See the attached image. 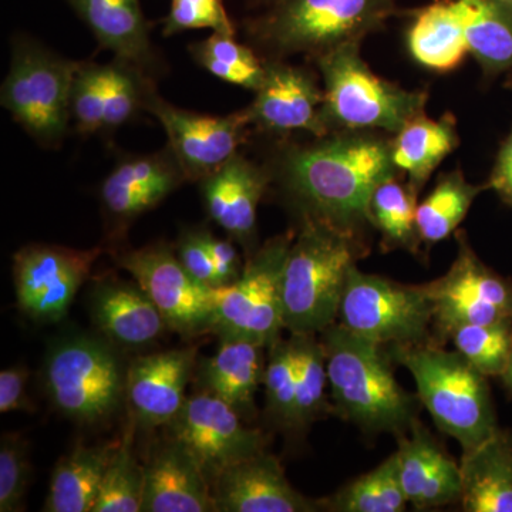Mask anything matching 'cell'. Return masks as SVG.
Masks as SVG:
<instances>
[{
  "mask_svg": "<svg viewBox=\"0 0 512 512\" xmlns=\"http://www.w3.org/2000/svg\"><path fill=\"white\" fill-rule=\"evenodd\" d=\"M119 265L156 303L168 328L184 338L211 332L215 289L192 278L170 245L131 249L119 256Z\"/></svg>",
  "mask_w": 512,
  "mask_h": 512,
  "instance_id": "7c38bea8",
  "label": "cell"
},
{
  "mask_svg": "<svg viewBox=\"0 0 512 512\" xmlns=\"http://www.w3.org/2000/svg\"><path fill=\"white\" fill-rule=\"evenodd\" d=\"M204 242L207 245L208 252H210L212 262H214L221 288L234 284L244 271L234 241L231 238L220 239L214 237L210 231L204 229Z\"/></svg>",
  "mask_w": 512,
  "mask_h": 512,
  "instance_id": "f6af8a7d",
  "label": "cell"
},
{
  "mask_svg": "<svg viewBox=\"0 0 512 512\" xmlns=\"http://www.w3.org/2000/svg\"><path fill=\"white\" fill-rule=\"evenodd\" d=\"M103 249L32 244L13 256L16 302L36 323H55L69 312Z\"/></svg>",
  "mask_w": 512,
  "mask_h": 512,
  "instance_id": "4fadbf2b",
  "label": "cell"
},
{
  "mask_svg": "<svg viewBox=\"0 0 512 512\" xmlns=\"http://www.w3.org/2000/svg\"><path fill=\"white\" fill-rule=\"evenodd\" d=\"M325 350L330 409L367 433L402 436L417 420V400L394 376L386 346L362 338L345 326L319 333Z\"/></svg>",
  "mask_w": 512,
  "mask_h": 512,
  "instance_id": "7a4b0ae2",
  "label": "cell"
},
{
  "mask_svg": "<svg viewBox=\"0 0 512 512\" xmlns=\"http://www.w3.org/2000/svg\"><path fill=\"white\" fill-rule=\"evenodd\" d=\"M447 338L471 366L487 377H501L512 355V322L460 325Z\"/></svg>",
  "mask_w": 512,
  "mask_h": 512,
  "instance_id": "8d00e7d4",
  "label": "cell"
},
{
  "mask_svg": "<svg viewBox=\"0 0 512 512\" xmlns=\"http://www.w3.org/2000/svg\"><path fill=\"white\" fill-rule=\"evenodd\" d=\"M362 254L359 235L303 215L282 272L284 329L319 335L336 323L350 271Z\"/></svg>",
  "mask_w": 512,
  "mask_h": 512,
  "instance_id": "3957f363",
  "label": "cell"
},
{
  "mask_svg": "<svg viewBox=\"0 0 512 512\" xmlns=\"http://www.w3.org/2000/svg\"><path fill=\"white\" fill-rule=\"evenodd\" d=\"M460 503L467 512H512V433L498 427L463 451Z\"/></svg>",
  "mask_w": 512,
  "mask_h": 512,
  "instance_id": "484cf974",
  "label": "cell"
},
{
  "mask_svg": "<svg viewBox=\"0 0 512 512\" xmlns=\"http://www.w3.org/2000/svg\"><path fill=\"white\" fill-rule=\"evenodd\" d=\"M410 55L426 69L450 73L464 63L470 49L454 0H436L417 10L407 30Z\"/></svg>",
  "mask_w": 512,
  "mask_h": 512,
  "instance_id": "83f0119b",
  "label": "cell"
},
{
  "mask_svg": "<svg viewBox=\"0 0 512 512\" xmlns=\"http://www.w3.org/2000/svg\"><path fill=\"white\" fill-rule=\"evenodd\" d=\"M271 178V171L238 153L220 170L200 181L202 201L211 220L241 245L248 256L258 249V207Z\"/></svg>",
  "mask_w": 512,
  "mask_h": 512,
  "instance_id": "d6986e66",
  "label": "cell"
},
{
  "mask_svg": "<svg viewBox=\"0 0 512 512\" xmlns=\"http://www.w3.org/2000/svg\"><path fill=\"white\" fill-rule=\"evenodd\" d=\"M89 312L97 332L121 350L144 349L170 329L136 281L101 278L94 282Z\"/></svg>",
  "mask_w": 512,
  "mask_h": 512,
  "instance_id": "44dd1931",
  "label": "cell"
},
{
  "mask_svg": "<svg viewBox=\"0 0 512 512\" xmlns=\"http://www.w3.org/2000/svg\"><path fill=\"white\" fill-rule=\"evenodd\" d=\"M217 512H313L316 501L296 491L268 451L232 464L212 483Z\"/></svg>",
  "mask_w": 512,
  "mask_h": 512,
  "instance_id": "ffe728a7",
  "label": "cell"
},
{
  "mask_svg": "<svg viewBox=\"0 0 512 512\" xmlns=\"http://www.w3.org/2000/svg\"><path fill=\"white\" fill-rule=\"evenodd\" d=\"M106 86L107 64L80 62L70 93V117L82 136L103 131Z\"/></svg>",
  "mask_w": 512,
  "mask_h": 512,
  "instance_id": "ab89813d",
  "label": "cell"
},
{
  "mask_svg": "<svg viewBox=\"0 0 512 512\" xmlns=\"http://www.w3.org/2000/svg\"><path fill=\"white\" fill-rule=\"evenodd\" d=\"M400 175L377 185L369 202V222L382 235L386 251L404 249L417 254L421 244L417 229V194Z\"/></svg>",
  "mask_w": 512,
  "mask_h": 512,
  "instance_id": "d6a6232c",
  "label": "cell"
},
{
  "mask_svg": "<svg viewBox=\"0 0 512 512\" xmlns=\"http://www.w3.org/2000/svg\"><path fill=\"white\" fill-rule=\"evenodd\" d=\"M319 511L402 512L407 508L399 476L396 451L383 463L340 488L335 494L316 500Z\"/></svg>",
  "mask_w": 512,
  "mask_h": 512,
  "instance_id": "1f68e13d",
  "label": "cell"
},
{
  "mask_svg": "<svg viewBox=\"0 0 512 512\" xmlns=\"http://www.w3.org/2000/svg\"><path fill=\"white\" fill-rule=\"evenodd\" d=\"M487 184L490 190L497 192L501 201L512 208V130L498 148Z\"/></svg>",
  "mask_w": 512,
  "mask_h": 512,
  "instance_id": "bcb514c9",
  "label": "cell"
},
{
  "mask_svg": "<svg viewBox=\"0 0 512 512\" xmlns=\"http://www.w3.org/2000/svg\"><path fill=\"white\" fill-rule=\"evenodd\" d=\"M187 178L170 148L120 158L100 187L101 207L117 229L156 208Z\"/></svg>",
  "mask_w": 512,
  "mask_h": 512,
  "instance_id": "ac0fdd59",
  "label": "cell"
},
{
  "mask_svg": "<svg viewBox=\"0 0 512 512\" xmlns=\"http://www.w3.org/2000/svg\"><path fill=\"white\" fill-rule=\"evenodd\" d=\"M390 348L392 359L413 376L419 402L429 410L437 429L457 440L463 451L497 431L488 377L457 350L450 352L430 342Z\"/></svg>",
  "mask_w": 512,
  "mask_h": 512,
  "instance_id": "5b68a950",
  "label": "cell"
},
{
  "mask_svg": "<svg viewBox=\"0 0 512 512\" xmlns=\"http://www.w3.org/2000/svg\"><path fill=\"white\" fill-rule=\"evenodd\" d=\"M29 444L18 433H5L0 440V511L25 510L30 483Z\"/></svg>",
  "mask_w": 512,
  "mask_h": 512,
  "instance_id": "60d3db41",
  "label": "cell"
},
{
  "mask_svg": "<svg viewBox=\"0 0 512 512\" xmlns=\"http://www.w3.org/2000/svg\"><path fill=\"white\" fill-rule=\"evenodd\" d=\"M188 49L192 59L202 69L222 82L252 92H256L264 82L266 60L248 46L238 43L235 36L214 33L207 40L194 43Z\"/></svg>",
  "mask_w": 512,
  "mask_h": 512,
  "instance_id": "e575fe53",
  "label": "cell"
},
{
  "mask_svg": "<svg viewBox=\"0 0 512 512\" xmlns=\"http://www.w3.org/2000/svg\"><path fill=\"white\" fill-rule=\"evenodd\" d=\"M295 349L296 399L291 433H302L332 412L326 394L329 384L325 350L316 335H291Z\"/></svg>",
  "mask_w": 512,
  "mask_h": 512,
  "instance_id": "836d02e7",
  "label": "cell"
},
{
  "mask_svg": "<svg viewBox=\"0 0 512 512\" xmlns=\"http://www.w3.org/2000/svg\"><path fill=\"white\" fill-rule=\"evenodd\" d=\"M450 269L423 288L433 302L434 325L441 336L460 325L512 322V281L478 258L464 232Z\"/></svg>",
  "mask_w": 512,
  "mask_h": 512,
  "instance_id": "8fae6325",
  "label": "cell"
},
{
  "mask_svg": "<svg viewBox=\"0 0 512 512\" xmlns=\"http://www.w3.org/2000/svg\"><path fill=\"white\" fill-rule=\"evenodd\" d=\"M120 348L94 333H70L47 350L43 384L53 407L80 426H99L126 404L128 366Z\"/></svg>",
  "mask_w": 512,
  "mask_h": 512,
  "instance_id": "8992f818",
  "label": "cell"
},
{
  "mask_svg": "<svg viewBox=\"0 0 512 512\" xmlns=\"http://www.w3.org/2000/svg\"><path fill=\"white\" fill-rule=\"evenodd\" d=\"M29 370L23 366L9 367L0 373V413L29 412Z\"/></svg>",
  "mask_w": 512,
  "mask_h": 512,
  "instance_id": "ee69618b",
  "label": "cell"
},
{
  "mask_svg": "<svg viewBox=\"0 0 512 512\" xmlns=\"http://www.w3.org/2000/svg\"><path fill=\"white\" fill-rule=\"evenodd\" d=\"M503 2L511 3L512 5V0H503Z\"/></svg>",
  "mask_w": 512,
  "mask_h": 512,
  "instance_id": "f907efd6",
  "label": "cell"
},
{
  "mask_svg": "<svg viewBox=\"0 0 512 512\" xmlns=\"http://www.w3.org/2000/svg\"><path fill=\"white\" fill-rule=\"evenodd\" d=\"M296 234L269 239L248 256L234 284L215 289L212 335L220 340H247L269 346L281 338L282 272Z\"/></svg>",
  "mask_w": 512,
  "mask_h": 512,
  "instance_id": "9c48e42d",
  "label": "cell"
},
{
  "mask_svg": "<svg viewBox=\"0 0 512 512\" xmlns=\"http://www.w3.org/2000/svg\"><path fill=\"white\" fill-rule=\"evenodd\" d=\"M460 144L457 120L453 113H446L434 120L426 111L413 117L392 138L394 167L407 175V184L419 194L424 185Z\"/></svg>",
  "mask_w": 512,
  "mask_h": 512,
  "instance_id": "4316f807",
  "label": "cell"
},
{
  "mask_svg": "<svg viewBox=\"0 0 512 512\" xmlns=\"http://www.w3.org/2000/svg\"><path fill=\"white\" fill-rule=\"evenodd\" d=\"M397 13L394 0H281L249 20L248 36L265 59L318 57L345 45H362Z\"/></svg>",
  "mask_w": 512,
  "mask_h": 512,
  "instance_id": "277c9868",
  "label": "cell"
},
{
  "mask_svg": "<svg viewBox=\"0 0 512 512\" xmlns=\"http://www.w3.org/2000/svg\"><path fill=\"white\" fill-rule=\"evenodd\" d=\"M340 325L383 346L429 342L434 325L433 302L423 285H403L379 275L350 271L342 303Z\"/></svg>",
  "mask_w": 512,
  "mask_h": 512,
  "instance_id": "30bf717a",
  "label": "cell"
},
{
  "mask_svg": "<svg viewBox=\"0 0 512 512\" xmlns=\"http://www.w3.org/2000/svg\"><path fill=\"white\" fill-rule=\"evenodd\" d=\"M505 87L512 89V72L508 74L507 80H505Z\"/></svg>",
  "mask_w": 512,
  "mask_h": 512,
  "instance_id": "681fc988",
  "label": "cell"
},
{
  "mask_svg": "<svg viewBox=\"0 0 512 512\" xmlns=\"http://www.w3.org/2000/svg\"><path fill=\"white\" fill-rule=\"evenodd\" d=\"M487 190H490L487 183H468L460 170L441 175L430 194L417 204L421 244L434 245L450 237L467 217L478 195Z\"/></svg>",
  "mask_w": 512,
  "mask_h": 512,
  "instance_id": "4dcf8cb0",
  "label": "cell"
},
{
  "mask_svg": "<svg viewBox=\"0 0 512 512\" xmlns=\"http://www.w3.org/2000/svg\"><path fill=\"white\" fill-rule=\"evenodd\" d=\"M266 346L247 340H220L217 352L198 359L194 382L202 393L212 394L237 410L245 420L254 419L255 394L264 384Z\"/></svg>",
  "mask_w": 512,
  "mask_h": 512,
  "instance_id": "d4e9b609",
  "label": "cell"
},
{
  "mask_svg": "<svg viewBox=\"0 0 512 512\" xmlns=\"http://www.w3.org/2000/svg\"><path fill=\"white\" fill-rule=\"evenodd\" d=\"M400 484L417 510L444 507L461 497V471L419 419L397 436Z\"/></svg>",
  "mask_w": 512,
  "mask_h": 512,
  "instance_id": "7402d4cb",
  "label": "cell"
},
{
  "mask_svg": "<svg viewBox=\"0 0 512 512\" xmlns=\"http://www.w3.org/2000/svg\"><path fill=\"white\" fill-rule=\"evenodd\" d=\"M163 26L164 36L197 29H212L214 33L235 36L234 23L222 0H171Z\"/></svg>",
  "mask_w": 512,
  "mask_h": 512,
  "instance_id": "b9f144b4",
  "label": "cell"
},
{
  "mask_svg": "<svg viewBox=\"0 0 512 512\" xmlns=\"http://www.w3.org/2000/svg\"><path fill=\"white\" fill-rule=\"evenodd\" d=\"M175 254L192 278L208 288H221L210 252L204 242V229H187L178 239Z\"/></svg>",
  "mask_w": 512,
  "mask_h": 512,
  "instance_id": "7bdbcfd3",
  "label": "cell"
},
{
  "mask_svg": "<svg viewBox=\"0 0 512 512\" xmlns=\"http://www.w3.org/2000/svg\"><path fill=\"white\" fill-rule=\"evenodd\" d=\"M80 62L66 59L29 36L12 39L0 103L40 146L62 143L70 117V93Z\"/></svg>",
  "mask_w": 512,
  "mask_h": 512,
  "instance_id": "ba28073f",
  "label": "cell"
},
{
  "mask_svg": "<svg viewBox=\"0 0 512 512\" xmlns=\"http://www.w3.org/2000/svg\"><path fill=\"white\" fill-rule=\"evenodd\" d=\"M154 79L130 64L114 60L107 64L106 113L103 131L111 133L124 126L146 107Z\"/></svg>",
  "mask_w": 512,
  "mask_h": 512,
  "instance_id": "f35d334b",
  "label": "cell"
},
{
  "mask_svg": "<svg viewBox=\"0 0 512 512\" xmlns=\"http://www.w3.org/2000/svg\"><path fill=\"white\" fill-rule=\"evenodd\" d=\"M197 346L140 356L128 366L126 404L141 429L167 427L184 406L194 379Z\"/></svg>",
  "mask_w": 512,
  "mask_h": 512,
  "instance_id": "e0dca14e",
  "label": "cell"
},
{
  "mask_svg": "<svg viewBox=\"0 0 512 512\" xmlns=\"http://www.w3.org/2000/svg\"><path fill=\"white\" fill-rule=\"evenodd\" d=\"M271 173L302 217L356 235L370 224L369 202L377 185L400 175L392 138L359 130L333 131L313 143L281 148Z\"/></svg>",
  "mask_w": 512,
  "mask_h": 512,
  "instance_id": "6da1fadb",
  "label": "cell"
},
{
  "mask_svg": "<svg viewBox=\"0 0 512 512\" xmlns=\"http://www.w3.org/2000/svg\"><path fill=\"white\" fill-rule=\"evenodd\" d=\"M200 464L211 487L215 478L232 464L266 451L268 437L249 427L247 420L224 400L208 393L187 397L167 426Z\"/></svg>",
  "mask_w": 512,
  "mask_h": 512,
  "instance_id": "5bb4252c",
  "label": "cell"
},
{
  "mask_svg": "<svg viewBox=\"0 0 512 512\" xmlns=\"http://www.w3.org/2000/svg\"><path fill=\"white\" fill-rule=\"evenodd\" d=\"M323 79L326 123L340 130L396 134L426 111L429 93L406 90L377 76L360 56V45L340 46L315 60Z\"/></svg>",
  "mask_w": 512,
  "mask_h": 512,
  "instance_id": "52a82bcc",
  "label": "cell"
},
{
  "mask_svg": "<svg viewBox=\"0 0 512 512\" xmlns=\"http://www.w3.org/2000/svg\"><path fill=\"white\" fill-rule=\"evenodd\" d=\"M471 55L485 79L512 72V5L503 0H454Z\"/></svg>",
  "mask_w": 512,
  "mask_h": 512,
  "instance_id": "f546056e",
  "label": "cell"
},
{
  "mask_svg": "<svg viewBox=\"0 0 512 512\" xmlns=\"http://www.w3.org/2000/svg\"><path fill=\"white\" fill-rule=\"evenodd\" d=\"M144 110L160 121L168 137L167 147L187 181L198 183L239 153L252 127L248 107L228 116H208L173 106L161 99L154 87L147 94Z\"/></svg>",
  "mask_w": 512,
  "mask_h": 512,
  "instance_id": "9a60e30c",
  "label": "cell"
},
{
  "mask_svg": "<svg viewBox=\"0 0 512 512\" xmlns=\"http://www.w3.org/2000/svg\"><path fill=\"white\" fill-rule=\"evenodd\" d=\"M266 417L286 431H292L296 399V363L292 338H278L268 348L265 366Z\"/></svg>",
  "mask_w": 512,
  "mask_h": 512,
  "instance_id": "74e56055",
  "label": "cell"
},
{
  "mask_svg": "<svg viewBox=\"0 0 512 512\" xmlns=\"http://www.w3.org/2000/svg\"><path fill=\"white\" fill-rule=\"evenodd\" d=\"M501 380H503L505 387L512 393V355L510 362H508L507 367H505L503 375H501Z\"/></svg>",
  "mask_w": 512,
  "mask_h": 512,
  "instance_id": "7dc6e473",
  "label": "cell"
},
{
  "mask_svg": "<svg viewBox=\"0 0 512 512\" xmlns=\"http://www.w3.org/2000/svg\"><path fill=\"white\" fill-rule=\"evenodd\" d=\"M120 443L77 446L53 468L46 512H92L101 481Z\"/></svg>",
  "mask_w": 512,
  "mask_h": 512,
  "instance_id": "f1b7e54d",
  "label": "cell"
},
{
  "mask_svg": "<svg viewBox=\"0 0 512 512\" xmlns=\"http://www.w3.org/2000/svg\"><path fill=\"white\" fill-rule=\"evenodd\" d=\"M265 77L248 106L252 126L265 133L330 134L323 114L325 92L311 70L278 59H265Z\"/></svg>",
  "mask_w": 512,
  "mask_h": 512,
  "instance_id": "2e32d148",
  "label": "cell"
},
{
  "mask_svg": "<svg viewBox=\"0 0 512 512\" xmlns=\"http://www.w3.org/2000/svg\"><path fill=\"white\" fill-rule=\"evenodd\" d=\"M99 45L154 79L160 66L140 0H66Z\"/></svg>",
  "mask_w": 512,
  "mask_h": 512,
  "instance_id": "cb8c5ba5",
  "label": "cell"
},
{
  "mask_svg": "<svg viewBox=\"0 0 512 512\" xmlns=\"http://www.w3.org/2000/svg\"><path fill=\"white\" fill-rule=\"evenodd\" d=\"M133 431L124 436L101 481L92 512H140L144 494V466L133 453Z\"/></svg>",
  "mask_w": 512,
  "mask_h": 512,
  "instance_id": "d590c367",
  "label": "cell"
},
{
  "mask_svg": "<svg viewBox=\"0 0 512 512\" xmlns=\"http://www.w3.org/2000/svg\"><path fill=\"white\" fill-rule=\"evenodd\" d=\"M141 512H217L210 480L190 451L171 437L144 466Z\"/></svg>",
  "mask_w": 512,
  "mask_h": 512,
  "instance_id": "603a6c76",
  "label": "cell"
},
{
  "mask_svg": "<svg viewBox=\"0 0 512 512\" xmlns=\"http://www.w3.org/2000/svg\"><path fill=\"white\" fill-rule=\"evenodd\" d=\"M255 2L261 3V5L274 6L275 3L281 2V0H255Z\"/></svg>",
  "mask_w": 512,
  "mask_h": 512,
  "instance_id": "c3c4849f",
  "label": "cell"
}]
</instances>
